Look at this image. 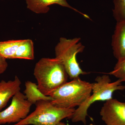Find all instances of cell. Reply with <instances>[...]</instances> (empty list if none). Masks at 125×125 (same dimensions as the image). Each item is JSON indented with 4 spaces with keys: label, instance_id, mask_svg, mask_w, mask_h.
Masks as SVG:
<instances>
[{
    "label": "cell",
    "instance_id": "cell-3",
    "mask_svg": "<svg viewBox=\"0 0 125 125\" xmlns=\"http://www.w3.org/2000/svg\"><path fill=\"white\" fill-rule=\"evenodd\" d=\"M120 79L111 83L109 76L107 75L98 76L95 79V82L92 83V94L83 104L75 109L73 113L69 119L74 123L82 122L86 124V117L88 110L93 103L97 101H106L113 98V93L117 90L125 89V85H122Z\"/></svg>",
    "mask_w": 125,
    "mask_h": 125
},
{
    "label": "cell",
    "instance_id": "cell-1",
    "mask_svg": "<svg viewBox=\"0 0 125 125\" xmlns=\"http://www.w3.org/2000/svg\"><path fill=\"white\" fill-rule=\"evenodd\" d=\"M33 74L39 89L47 96L67 82L69 77L62 62L56 57L40 59L35 65Z\"/></svg>",
    "mask_w": 125,
    "mask_h": 125
},
{
    "label": "cell",
    "instance_id": "cell-8",
    "mask_svg": "<svg viewBox=\"0 0 125 125\" xmlns=\"http://www.w3.org/2000/svg\"><path fill=\"white\" fill-rule=\"evenodd\" d=\"M27 4V9L36 14H46L50 10L49 6L53 4H57L62 7H67L82 15L87 19H90L89 16L79 11L72 7L66 0H25Z\"/></svg>",
    "mask_w": 125,
    "mask_h": 125
},
{
    "label": "cell",
    "instance_id": "cell-15",
    "mask_svg": "<svg viewBox=\"0 0 125 125\" xmlns=\"http://www.w3.org/2000/svg\"><path fill=\"white\" fill-rule=\"evenodd\" d=\"M107 74L125 82V58L117 61L113 70Z\"/></svg>",
    "mask_w": 125,
    "mask_h": 125
},
{
    "label": "cell",
    "instance_id": "cell-4",
    "mask_svg": "<svg viewBox=\"0 0 125 125\" xmlns=\"http://www.w3.org/2000/svg\"><path fill=\"white\" fill-rule=\"evenodd\" d=\"M35 105L33 112L14 125H56L64 118L69 119L75 110L58 107L50 101L41 100Z\"/></svg>",
    "mask_w": 125,
    "mask_h": 125
},
{
    "label": "cell",
    "instance_id": "cell-18",
    "mask_svg": "<svg viewBox=\"0 0 125 125\" xmlns=\"http://www.w3.org/2000/svg\"></svg>",
    "mask_w": 125,
    "mask_h": 125
},
{
    "label": "cell",
    "instance_id": "cell-9",
    "mask_svg": "<svg viewBox=\"0 0 125 125\" xmlns=\"http://www.w3.org/2000/svg\"><path fill=\"white\" fill-rule=\"evenodd\" d=\"M112 46L117 61L125 58V22H117L112 38Z\"/></svg>",
    "mask_w": 125,
    "mask_h": 125
},
{
    "label": "cell",
    "instance_id": "cell-11",
    "mask_svg": "<svg viewBox=\"0 0 125 125\" xmlns=\"http://www.w3.org/2000/svg\"><path fill=\"white\" fill-rule=\"evenodd\" d=\"M24 95L27 100L32 105L41 100L51 101L52 98L51 96H46L39 89L37 84L31 81H27L25 83Z\"/></svg>",
    "mask_w": 125,
    "mask_h": 125
},
{
    "label": "cell",
    "instance_id": "cell-2",
    "mask_svg": "<svg viewBox=\"0 0 125 125\" xmlns=\"http://www.w3.org/2000/svg\"><path fill=\"white\" fill-rule=\"evenodd\" d=\"M92 83L82 80L79 77L57 89L50 94L51 103L54 106L65 108L79 106L91 95Z\"/></svg>",
    "mask_w": 125,
    "mask_h": 125
},
{
    "label": "cell",
    "instance_id": "cell-13",
    "mask_svg": "<svg viewBox=\"0 0 125 125\" xmlns=\"http://www.w3.org/2000/svg\"><path fill=\"white\" fill-rule=\"evenodd\" d=\"M23 40H13L0 42V55L6 59H14L16 51Z\"/></svg>",
    "mask_w": 125,
    "mask_h": 125
},
{
    "label": "cell",
    "instance_id": "cell-17",
    "mask_svg": "<svg viewBox=\"0 0 125 125\" xmlns=\"http://www.w3.org/2000/svg\"><path fill=\"white\" fill-rule=\"evenodd\" d=\"M56 125H66L65 123H62V122H60V123H58V124H57Z\"/></svg>",
    "mask_w": 125,
    "mask_h": 125
},
{
    "label": "cell",
    "instance_id": "cell-10",
    "mask_svg": "<svg viewBox=\"0 0 125 125\" xmlns=\"http://www.w3.org/2000/svg\"><path fill=\"white\" fill-rule=\"evenodd\" d=\"M21 84V81L17 76H15L13 80L0 81V112L10 99L20 91Z\"/></svg>",
    "mask_w": 125,
    "mask_h": 125
},
{
    "label": "cell",
    "instance_id": "cell-7",
    "mask_svg": "<svg viewBox=\"0 0 125 125\" xmlns=\"http://www.w3.org/2000/svg\"><path fill=\"white\" fill-rule=\"evenodd\" d=\"M100 114L106 125H125V103L113 98L106 101Z\"/></svg>",
    "mask_w": 125,
    "mask_h": 125
},
{
    "label": "cell",
    "instance_id": "cell-5",
    "mask_svg": "<svg viewBox=\"0 0 125 125\" xmlns=\"http://www.w3.org/2000/svg\"><path fill=\"white\" fill-rule=\"evenodd\" d=\"M80 38H60L55 48V57L61 61L71 79L79 77L81 75L87 74L80 68L76 60V55L83 51L84 47L79 42Z\"/></svg>",
    "mask_w": 125,
    "mask_h": 125
},
{
    "label": "cell",
    "instance_id": "cell-16",
    "mask_svg": "<svg viewBox=\"0 0 125 125\" xmlns=\"http://www.w3.org/2000/svg\"><path fill=\"white\" fill-rule=\"evenodd\" d=\"M8 66L6 59L0 55V75L6 71Z\"/></svg>",
    "mask_w": 125,
    "mask_h": 125
},
{
    "label": "cell",
    "instance_id": "cell-14",
    "mask_svg": "<svg viewBox=\"0 0 125 125\" xmlns=\"http://www.w3.org/2000/svg\"><path fill=\"white\" fill-rule=\"evenodd\" d=\"M113 15L117 22H125V0H113Z\"/></svg>",
    "mask_w": 125,
    "mask_h": 125
},
{
    "label": "cell",
    "instance_id": "cell-12",
    "mask_svg": "<svg viewBox=\"0 0 125 125\" xmlns=\"http://www.w3.org/2000/svg\"><path fill=\"white\" fill-rule=\"evenodd\" d=\"M34 58L33 42L30 39L23 40L16 51L14 59L33 60Z\"/></svg>",
    "mask_w": 125,
    "mask_h": 125
},
{
    "label": "cell",
    "instance_id": "cell-6",
    "mask_svg": "<svg viewBox=\"0 0 125 125\" xmlns=\"http://www.w3.org/2000/svg\"><path fill=\"white\" fill-rule=\"evenodd\" d=\"M32 105L24 94L20 91L17 92L9 107L0 112V124L20 122L28 115Z\"/></svg>",
    "mask_w": 125,
    "mask_h": 125
}]
</instances>
